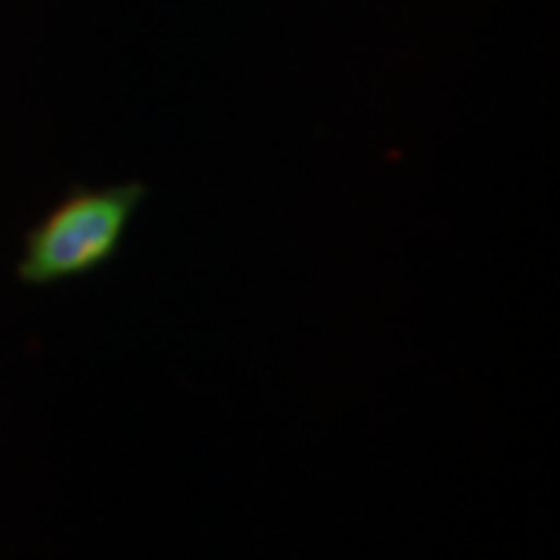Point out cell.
<instances>
[{
    "label": "cell",
    "instance_id": "obj_1",
    "mask_svg": "<svg viewBox=\"0 0 560 560\" xmlns=\"http://www.w3.org/2000/svg\"><path fill=\"white\" fill-rule=\"evenodd\" d=\"M147 187L121 180L106 187L72 184L22 241L16 275L28 287H60L106 271L119 259Z\"/></svg>",
    "mask_w": 560,
    "mask_h": 560
}]
</instances>
